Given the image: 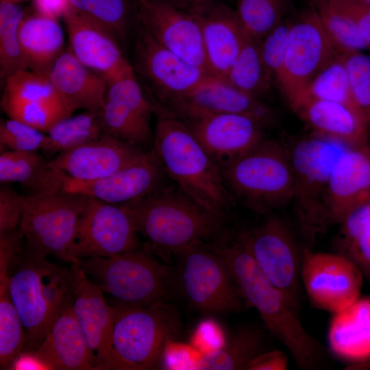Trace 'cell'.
Listing matches in <instances>:
<instances>
[{"label": "cell", "mask_w": 370, "mask_h": 370, "mask_svg": "<svg viewBox=\"0 0 370 370\" xmlns=\"http://www.w3.org/2000/svg\"><path fill=\"white\" fill-rule=\"evenodd\" d=\"M112 306L110 369H153L179 330L176 312L164 301L147 306L119 301Z\"/></svg>", "instance_id": "6"}, {"label": "cell", "mask_w": 370, "mask_h": 370, "mask_svg": "<svg viewBox=\"0 0 370 370\" xmlns=\"http://www.w3.org/2000/svg\"><path fill=\"white\" fill-rule=\"evenodd\" d=\"M19 41L28 69L49 75L64 51V35L57 19L37 12L25 15L19 29Z\"/></svg>", "instance_id": "30"}, {"label": "cell", "mask_w": 370, "mask_h": 370, "mask_svg": "<svg viewBox=\"0 0 370 370\" xmlns=\"http://www.w3.org/2000/svg\"><path fill=\"white\" fill-rule=\"evenodd\" d=\"M66 175L52 167L37 152L2 150L0 154L1 184L18 182L39 193L63 188Z\"/></svg>", "instance_id": "31"}, {"label": "cell", "mask_w": 370, "mask_h": 370, "mask_svg": "<svg viewBox=\"0 0 370 370\" xmlns=\"http://www.w3.org/2000/svg\"><path fill=\"white\" fill-rule=\"evenodd\" d=\"M370 202V145L349 147L330 174L327 207L330 225L340 224L354 209Z\"/></svg>", "instance_id": "23"}, {"label": "cell", "mask_w": 370, "mask_h": 370, "mask_svg": "<svg viewBox=\"0 0 370 370\" xmlns=\"http://www.w3.org/2000/svg\"><path fill=\"white\" fill-rule=\"evenodd\" d=\"M237 241L267 279L298 309L302 249L284 222L275 217L241 232Z\"/></svg>", "instance_id": "11"}, {"label": "cell", "mask_w": 370, "mask_h": 370, "mask_svg": "<svg viewBox=\"0 0 370 370\" xmlns=\"http://www.w3.org/2000/svg\"><path fill=\"white\" fill-rule=\"evenodd\" d=\"M69 5L107 29L119 43L137 23L138 0H69Z\"/></svg>", "instance_id": "37"}, {"label": "cell", "mask_w": 370, "mask_h": 370, "mask_svg": "<svg viewBox=\"0 0 370 370\" xmlns=\"http://www.w3.org/2000/svg\"><path fill=\"white\" fill-rule=\"evenodd\" d=\"M165 171L153 147L132 163L97 180L83 182L66 175L63 189L108 203L123 205L161 186Z\"/></svg>", "instance_id": "20"}, {"label": "cell", "mask_w": 370, "mask_h": 370, "mask_svg": "<svg viewBox=\"0 0 370 370\" xmlns=\"http://www.w3.org/2000/svg\"><path fill=\"white\" fill-rule=\"evenodd\" d=\"M137 235L122 205L88 197L69 249V263L79 259L112 256L138 249Z\"/></svg>", "instance_id": "13"}, {"label": "cell", "mask_w": 370, "mask_h": 370, "mask_svg": "<svg viewBox=\"0 0 370 370\" xmlns=\"http://www.w3.org/2000/svg\"><path fill=\"white\" fill-rule=\"evenodd\" d=\"M332 354L348 365L370 360V297L333 314L328 330Z\"/></svg>", "instance_id": "29"}, {"label": "cell", "mask_w": 370, "mask_h": 370, "mask_svg": "<svg viewBox=\"0 0 370 370\" xmlns=\"http://www.w3.org/2000/svg\"><path fill=\"white\" fill-rule=\"evenodd\" d=\"M142 148L103 136L73 149L58 153L49 164L69 178L89 182L107 177L132 163Z\"/></svg>", "instance_id": "24"}, {"label": "cell", "mask_w": 370, "mask_h": 370, "mask_svg": "<svg viewBox=\"0 0 370 370\" xmlns=\"http://www.w3.org/2000/svg\"><path fill=\"white\" fill-rule=\"evenodd\" d=\"M149 248L173 254L204 243L221 230L223 218L210 212L177 185L162 187L122 205Z\"/></svg>", "instance_id": "3"}, {"label": "cell", "mask_w": 370, "mask_h": 370, "mask_svg": "<svg viewBox=\"0 0 370 370\" xmlns=\"http://www.w3.org/2000/svg\"><path fill=\"white\" fill-rule=\"evenodd\" d=\"M150 250L138 248L109 257L79 259L73 263L103 293L121 302L147 306L165 301L169 288L167 267L152 256Z\"/></svg>", "instance_id": "8"}, {"label": "cell", "mask_w": 370, "mask_h": 370, "mask_svg": "<svg viewBox=\"0 0 370 370\" xmlns=\"http://www.w3.org/2000/svg\"><path fill=\"white\" fill-rule=\"evenodd\" d=\"M260 42L261 40L246 34L225 81L239 90L263 101L272 92L273 79L262 60Z\"/></svg>", "instance_id": "34"}, {"label": "cell", "mask_w": 370, "mask_h": 370, "mask_svg": "<svg viewBox=\"0 0 370 370\" xmlns=\"http://www.w3.org/2000/svg\"><path fill=\"white\" fill-rule=\"evenodd\" d=\"M87 198L63 188L21 195L18 227L27 247L42 257L53 256L69 262V249Z\"/></svg>", "instance_id": "9"}, {"label": "cell", "mask_w": 370, "mask_h": 370, "mask_svg": "<svg viewBox=\"0 0 370 370\" xmlns=\"http://www.w3.org/2000/svg\"><path fill=\"white\" fill-rule=\"evenodd\" d=\"M34 353L48 369L92 370L89 350L74 314L71 298L58 312Z\"/></svg>", "instance_id": "28"}, {"label": "cell", "mask_w": 370, "mask_h": 370, "mask_svg": "<svg viewBox=\"0 0 370 370\" xmlns=\"http://www.w3.org/2000/svg\"><path fill=\"white\" fill-rule=\"evenodd\" d=\"M36 12L57 19L64 15L69 8V0H34Z\"/></svg>", "instance_id": "49"}, {"label": "cell", "mask_w": 370, "mask_h": 370, "mask_svg": "<svg viewBox=\"0 0 370 370\" xmlns=\"http://www.w3.org/2000/svg\"><path fill=\"white\" fill-rule=\"evenodd\" d=\"M313 8L338 54L347 56L368 49L354 23L331 7L326 0H316Z\"/></svg>", "instance_id": "41"}, {"label": "cell", "mask_w": 370, "mask_h": 370, "mask_svg": "<svg viewBox=\"0 0 370 370\" xmlns=\"http://www.w3.org/2000/svg\"><path fill=\"white\" fill-rule=\"evenodd\" d=\"M48 143L47 133L33 126L10 118L1 121V151L37 152L43 151Z\"/></svg>", "instance_id": "43"}, {"label": "cell", "mask_w": 370, "mask_h": 370, "mask_svg": "<svg viewBox=\"0 0 370 370\" xmlns=\"http://www.w3.org/2000/svg\"><path fill=\"white\" fill-rule=\"evenodd\" d=\"M70 264L71 306L87 343L92 370H108L113 306L107 303L103 291L76 264Z\"/></svg>", "instance_id": "19"}, {"label": "cell", "mask_w": 370, "mask_h": 370, "mask_svg": "<svg viewBox=\"0 0 370 370\" xmlns=\"http://www.w3.org/2000/svg\"><path fill=\"white\" fill-rule=\"evenodd\" d=\"M1 103L40 106L61 102L48 75L29 69L19 71L4 83Z\"/></svg>", "instance_id": "40"}, {"label": "cell", "mask_w": 370, "mask_h": 370, "mask_svg": "<svg viewBox=\"0 0 370 370\" xmlns=\"http://www.w3.org/2000/svg\"><path fill=\"white\" fill-rule=\"evenodd\" d=\"M288 358L286 353L280 350L263 352L247 366V370H286Z\"/></svg>", "instance_id": "48"}, {"label": "cell", "mask_w": 370, "mask_h": 370, "mask_svg": "<svg viewBox=\"0 0 370 370\" xmlns=\"http://www.w3.org/2000/svg\"><path fill=\"white\" fill-rule=\"evenodd\" d=\"M345 369L348 370H370V360L362 363L347 365Z\"/></svg>", "instance_id": "52"}, {"label": "cell", "mask_w": 370, "mask_h": 370, "mask_svg": "<svg viewBox=\"0 0 370 370\" xmlns=\"http://www.w3.org/2000/svg\"><path fill=\"white\" fill-rule=\"evenodd\" d=\"M47 134L49 143L43 151L58 154L107 135L100 110H85L81 114L63 118L54 124Z\"/></svg>", "instance_id": "36"}, {"label": "cell", "mask_w": 370, "mask_h": 370, "mask_svg": "<svg viewBox=\"0 0 370 370\" xmlns=\"http://www.w3.org/2000/svg\"><path fill=\"white\" fill-rule=\"evenodd\" d=\"M291 23L282 20L260 42L264 63L273 82L282 69L288 44Z\"/></svg>", "instance_id": "45"}, {"label": "cell", "mask_w": 370, "mask_h": 370, "mask_svg": "<svg viewBox=\"0 0 370 370\" xmlns=\"http://www.w3.org/2000/svg\"><path fill=\"white\" fill-rule=\"evenodd\" d=\"M8 288L26 337L23 352H35L70 299L73 271L23 246L12 257Z\"/></svg>", "instance_id": "4"}, {"label": "cell", "mask_w": 370, "mask_h": 370, "mask_svg": "<svg viewBox=\"0 0 370 370\" xmlns=\"http://www.w3.org/2000/svg\"><path fill=\"white\" fill-rule=\"evenodd\" d=\"M360 1L364 2V3H367V4L370 5V0H360Z\"/></svg>", "instance_id": "54"}, {"label": "cell", "mask_w": 370, "mask_h": 370, "mask_svg": "<svg viewBox=\"0 0 370 370\" xmlns=\"http://www.w3.org/2000/svg\"><path fill=\"white\" fill-rule=\"evenodd\" d=\"M49 79L60 99L73 112L101 110L108 79L81 62L69 47L53 64Z\"/></svg>", "instance_id": "26"}, {"label": "cell", "mask_w": 370, "mask_h": 370, "mask_svg": "<svg viewBox=\"0 0 370 370\" xmlns=\"http://www.w3.org/2000/svg\"><path fill=\"white\" fill-rule=\"evenodd\" d=\"M345 62L353 98L370 132V56L358 52Z\"/></svg>", "instance_id": "44"}, {"label": "cell", "mask_w": 370, "mask_h": 370, "mask_svg": "<svg viewBox=\"0 0 370 370\" xmlns=\"http://www.w3.org/2000/svg\"><path fill=\"white\" fill-rule=\"evenodd\" d=\"M288 0H238L236 12L245 32L262 40L282 20Z\"/></svg>", "instance_id": "42"}, {"label": "cell", "mask_w": 370, "mask_h": 370, "mask_svg": "<svg viewBox=\"0 0 370 370\" xmlns=\"http://www.w3.org/2000/svg\"><path fill=\"white\" fill-rule=\"evenodd\" d=\"M21 195L5 185L0 188V236L16 229L22 217Z\"/></svg>", "instance_id": "47"}, {"label": "cell", "mask_w": 370, "mask_h": 370, "mask_svg": "<svg viewBox=\"0 0 370 370\" xmlns=\"http://www.w3.org/2000/svg\"><path fill=\"white\" fill-rule=\"evenodd\" d=\"M337 54L314 8L291 23L284 62L275 79L289 104Z\"/></svg>", "instance_id": "14"}, {"label": "cell", "mask_w": 370, "mask_h": 370, "mask_svg": "<svg viewBox=\"0 0 370 370\" xmlns=\"http://www.w3.org/2000/svg\"><path fill=\"white\" fill-rule=\"evenodd\" d=\"M166 3L177 8L186 11L194 6L209 0H162Z\"/></svg>", "instance_id": "51"}, {"label": "cell", "mask_w": 370, "mask_h": 370, "mask_svg": "<svg viewBox=\"0 0 370 370\" xmlns=\"http://www.w3.org/2000/svg\"><path fill=\"white\" fill-rule=\"evenodd\" d=\"M262 333L256 329L239 330L226 344L188 362L184 369L236 370L245 369L257 356L264 352Z\"/></svg>", "instance_id": "33"}, {"label": "cell", "mask_w": 370, "mask_h": 370, "mask_svg": "<svg viewBox=\"0 0 370 370\" xmlns=\"http://www.w3.org/2000/svg\"><path fill=\"white\" fill-rule=\"evenodd\" d=\"M291 108L315 135L336 140L349 147L368 144L369 130L364 117L345 105L310 99Z\"/></svg>", "instance_id": "27"}, {"label": "cell", "mask_w": 370, "mask_h": 370, "mask_svg": "<svg viewBox=\"0 0 370 370\" xmlns=\"http://www.w3.org/2000/svg\"><path fill=\"white\" fill-rule=\"evenodd\" d=\"M234 199L260 214H268L292 201L293 177L287 149L264 139L221 169Z\"/></svg>", "instance_id": "7"}, {"label": "cell", "mask_w": 370, "mask_h": 370, "mask_svg": "<svg viewBox=\"0 0 370 370\" xmlns=\"http://www.w3.org/2000/svg\"><path fill=\"white\" fill-rule=\"evenodd\" d=\"M347 148L340 141L315 134L286 147L293 177L292 201L301 234L309 245L330 225L327 207L330 174Z\"/></svg>", "instance_id": "5"}, {"label": "cell", "mask_w": 370, "mask_h": 370, "mask_svg": "<svg viewBox=\"0 0 370 370\" xmlns=\"http://www.w3.org/2000/svg\"><path fill=\"white\" fill-rule=\"evenodd\" d=\"M338 12L356 25L368 49H370V5L360 0H326Z\"/></svg>", "instance_id": "46"}, {"label": "cell", "mask_w": 370, "mask_h": 370, "mask_svg": "<svg viewBox=\"0 0 370 370\" xmlns=\"http://www.w3.org/2000/svg\"><path fill=\"white\" fill-rule=\"evenodd\" d=\"M5 1H8L18 3H19V2L22 1H24V0H5Z\"/></svg>", "instance_id": "53"}, {"label": "cell", "mask_w": 370, "mask_h": 370, "mask_svg": "<svg viewBox=\"0 0 370 370\" xmlns=\"http://www.w3.org/2000/svg\"><path fill=\"white\" fill-rule=\"evenodd\" d=\"M339 225L336 252L355 264L370 282V202L354 209Z\"/></svg>", "instance_id": "35"}, {"label": "cell", "mask_w": 370, "mask_h": 370, "mask_svg": "<svg viewBox=\"0 0 370 370\" xmlns=\"http://www.w3.org/2000/svg\"><path fill=\"white\" fill-rule=\"evenodd\" d=\"M174 115L188 127L220 169L264 139L265 128L246 116L199 112Z\"/></svg>", "instance_id": "17"}, {"label": "cell", "mask_w": 370, "mask_h": 370, "mask_svg": "<svg viewBox=\"0 0 370 370\" xmlns=\"http://www.w3.org/2000/svg\"><path fill=\"white\" fill-rule=\"evenodd\" d=\"M163 108L174 114L199 112L243 115L257 121L265 129L272 128L278 123L277 113L266 102L212 76L187 95Z\"/></svg>", "instance_id": "22"}, {"label": "cell", "mask_w": 370, "mask_h": 370, "mask_svg": "<svg viewBox=\"0 0 370 370\" xmlns=\"http://www.w3.org/2000/svg\"><path fill=\"white\" fill-rule=\"evenodd\" d=\"M69 48L84 65L108 81L130 62L107 29L69 6L63 16Z\"/></svg>", "instance_id": "25"}, {"label": "cell", "mask_w": 370, "mask_h": 370, "mask_svg": "<svg viewBox=\"0 0 370 370\" xmlns=\"http://www.w3.org/2000/svg\"><path fill=\"white\" fill-rule=\"evenodd\" d=\"M10 369H48L34 352H22L14 360Z\"/></svg>", "instance_id": "50"}, {"label": "cell", "mask_w": 370, "mask_h": 370, "mask_svg": "<svg viewBox=\"0 0 370 370\" xmlns=\"http://www.w3.org/2000/svg\"><path fill=\"white\" fill-rule=\"evenodd\" d=\"M365 276L346 257L302 249L301 282L310 304L317 309L339 312L360 297Z\"/></svg>", "instance_id": "16"}, {"label": "cell", "mask_w": 370, "mask_h": 370, "mask_svg": "<svg viewBox=\"0 0 370 370\" xmlns=\"http://www.w3.org/2000/svg\"><path fill=\"white\" fill-rule=\"evenodd\" d=\"M137 23L161 45L208 74L201 29L190 12L162 0H138Z\"/></svg>", "instance_id": "18"}, {"label": "cell", "mask_w": 370, "mask_h": 370, "mask_svg": "<svg viewBox=\"0 0 370 370\" xmlns=\"http://www.w3.org/2000/svg\"><path fill=\"white\" fill-rule=\"evenodd\" d=\"M186 11L199 25L209 75L225 81L247 34L236 10L209 0Z\"/></svg>", "instance_id": "21"}, {"label": "cell", "mask_w": 370, "mask_h": 370, "mask_svg": "<svg viewBox=\"0 0 370 370\" xmlns=\"http://www.w3.org/2000/svg\"><path fill=\"white\" fill-rule=\"evenodd\" d=\"M175 254L179 259L182 290L193 308L212 314L241 310V296L213 245L201 243Z\"/></svg>", "instance_id": "10"}, {"label": "cell", "mask_w": 370, "mask_h": 370, "mask_svg": "<svg viewBox=\"0 0 370 370\" xmlns=\"http://www.w3.org/2000/svg\"><path fill=\"white\" fill-rule=\"evenodd\" d=\"M25 12L18 3L0 1V79L1 84L14 73L28 69L19 41Z\"/></svg>", "instance_id": "39"}, {"label": "cell", "mask_w": 370, "mask_h": 370, "mask_svg": "<svg viewBox=\"0 0 370 370\" xmlns=\"http://www.w3.org/2000/svg\"><path fill=\"white\" fill-rule=\"evenodd\" d=\"M14 248L0 245V369H10L16 358L24 350L26 337L8 288V271Z\"/></svg>", "instance_id": "32"}, {"label": "cell", "mask_w": 370, "mask_h": 370, "mask_svg": "<svg viewBox=\"0 0 370 370\" xmlns=\"http://www.w3.org/2000/svg\"><path fill=\"white\" fill-rule=\"evenodd\" d=\"M213 246L225 262L241 297L256 309L297 367L317 369L323 362V348L304 327L297 308L267 279L238 241Z\"/></svg>", "instance_id": "1"}, {"label": "cell", "mask_w": 370, "mask_h": 370, "mask_svg": "<svg viewBox=\"0 0 370 370\" xmlns=\"http://www.w3.org/2000/svg\"><path fill=\"white\" fill-rule=\"evenodd\" d=\"M156 113L153 147L165 173L199 205L223 219L234 199L221 169L180 119L163 108Z\"/></svg>", "instance_id": "2"}, {"label": "cell", "mask_w": 370, "mask_h": 370, "mask_svg": "<svg viewBox=\"0 0 370 370\" xmlns=\"http://www.w3.org/2000/svg\"><path fill=\"white\" fill-rule=\"evenodd\" d=\"M310 99L337 102L361 114L352 96L345 56L337 54L289 105Z\"/></svg>", "instance_id": "38"}, {"label": "cell", "mask_w": 370, "mask_h": 370, "mask_svg": "<svg viewBox=\"0 0 370 370\" xmlns=\"http://www.w3.org/2000/svg\"><path fill=\"white\" fill-rule=\"evenodd\" d=\"M155 110L129 63L108 81L100 112L107 135L142 148L152 138L151 117Z\"/></svg>", "instance_id": "15"}, {"label": "cell", "mask_w": 370, "mask_h": 370, "mask_svg": "<svg viewBox=\"0 0 370 370\" xmlns=\"http://www.w3.org/2000/svg\"><path fill=\"white\" fill-rule=\"evenodd\" d=\"M137 30L132 66L155 105L164 108L191 92L210 76L161 45L138 23Z\"/></svg>", "instance_id": "12"}]
</instances>
